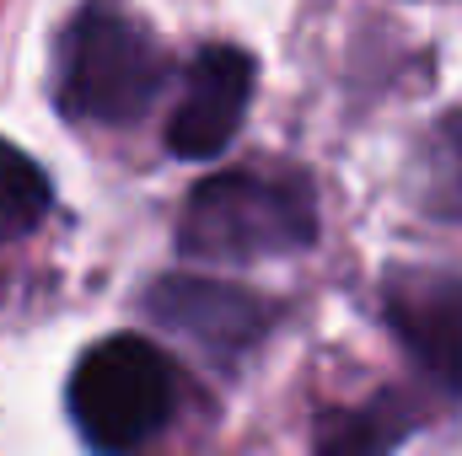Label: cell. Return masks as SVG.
<instances>
[{
    "instance_id": "5b68a950",
    "label": "cell",
    "mask_w": 462,
    "mask_h": 456,
    "mask_svg": "<svg viewBox=\"0 0 462 456\" xmlns=\"http://www.w3.org/2000/svg\"><path fill=\"white\" fill-rule=\"evenodd\" d=\"M382 317L409 360L436 387L462 397V274L393 263L382 274Z\"/></svg>"
},
{
    "instance_id": "52a82bcc",
    "label": "cell",
    "mask_w": 462,
    "mask_h": 456,
    "mask_svg": "<svg viewBox=\"0 0 462 456\" xmlns=\"http://www.w3.org/2000/svg\"><path fill=\"white\" fill-rule=\"evenodd\" d=\"M414 435V408L398 392H376L355 408H323L312 424V456H393Z\"/></svg>"
},
{
    "instance_id": "3957f363",
    "label": "cell",
    "mask_w": 462,
    "mask_h": 456,
    "mask_svg": "<svg viewBox=\"0 0 462 456\" xmlns=\"http://www.w3.org/2000/svg\"><path fill=\"white\" fill-rule=\"evenodd\" d=\"M167 87V49L145 22L87 5L60 38V108L87 123H134Z\"/></svg>"
},
{
    "instance_id": "6da1fadb",
    "label": "cell",
    "mask_w": 462,
    "mask_h": 456,
    "mask_svg": "<svg viewBox=\"0 0 462 456\" xmlns=\"http://www.w3.org/2000/svg\"><path fill=\"white\" fill-rule=\"evenodd\" d=\"M318 242V199L301 172H216L205 178L178 221V252L205 263L291 258Z\"/></svg>"
},
{
    "instance_id": "7a4b0ae2",
    "label": "cell",
    "mask_w": 462,
    "mask_h": 456,
    "mask_svg": "<svg viewBox=\"0 0 462 456\" xmlns=\"http://www.w3.org/2000/svg\"><path fill=\"white\" fill-rule=\"evenodd\" d=\"M183 370L162 343L114 333L92 343L70 376V419L103 456H145L183 414Z\"/></svg>"
},
{
    "instance_id": "277c9868",
    "label": "cell",
    "mask_w": 462,
    "mask_h": 456,
    "mask_svg": "<svg viewBox=\"0 0 462 456\" xmlns=\"http://www.w3.org/2000/svg\"><path fill=\"white\" fill-rule=\"evenodd\" d=\"M145 312L167 333L205 349L216 365H236L242 354H253L280 317L269 296L226 285V279H199V274H162L145 290Z\"/></svg>"
},
{
    "instance_id": "ba28073f",
    "label": "cell",
    "mask_w": 462,
    "mask_h": 456,
    "mask_svg": "<svg viewBox=\"0 0 462 456\" xmlns=\"http://www.w3.org/2000/svg\"><path fill=\"white\" fill-rule=\"evenodd\" d=\"M49 205H54V188H49L43 167L27 150L0 140V242H16V236L38 231Z\"/></svg>"
},
{
    "instance_id": "8992f818",
    "label": "cell",
    "mask_w": 462,
    "mask_h": 456,
    "mask_svg": "<svg viewBox=\"0 0 462 456\" xmlns=\"http://www.w3.org/2000/svg\"><path fill=\"white\" fill-rule=\"evenodd\" d=\"M253 103V59L236 43H205L189 65V87L167 118V150L183 161H216L236 140Z\"/></svg>"
},
{
    "instance_id": "9c48e42d",
    "label": "cell",
    "mask_w": 462,
    "mask_h": 456,
    "mask_svg": "<svg viewBox=\"0 0 462 456\" xmlns=\"http://www.w3.org/2000/svg\"><path fill=\"white\" fill-rule=\"evenodd\" d=\"M420 199L441 221H462V114H447L430 129V145L420 161Z\"/></svg>"
}]
</instances>
